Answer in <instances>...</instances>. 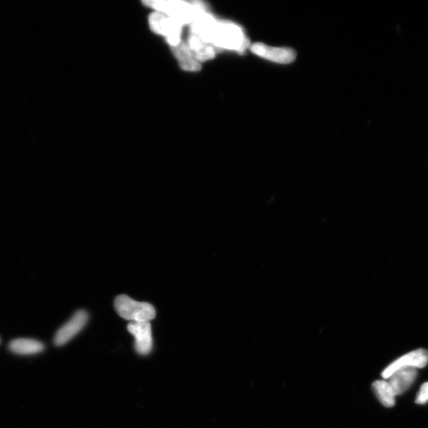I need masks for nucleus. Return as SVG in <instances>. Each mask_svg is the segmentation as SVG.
I'll return each instance as SVG.
<instances>
[{"label":"nucleus","instance_id":"f257e3e1","mask_svg":"<svg viewBox=\"0 0 428 428\" xmlns=\"http://www.w3.org/2000/svg\"><path fill=\"white\" fill-rule=\"evenodd\" d=\"M191 30L206 43L221 49L244 52L250 47L242 29L233 23L216 21L206 11L191 24Z\"/></svg>","mask_w":428,"mask_h":428},{"label":"nucleus","instance_id":"f03ea898","mask_svg":"<svg viewBox=\"0 0 428 428\" xmlns=\"http://www.w3.org/2000/svg\"><path fill=\"white\" fill-rule=\"evenodd\" d=\"M149 22L155 32L166 36L181 67L188 71L200 69V64L194 58L189 48L181 40L182 27L179 22L160 13H154L151 15Z\"/></svg>","mask_w":428,"mask_h":428},{"label":"nucleus","instance_id":"7ed1b4c3","mask_svg":"<svg viewBox=\"0 0 428 428\" xmlns=\"http://www.w3.org/2000/svg\"><path fill=\"white\" fill-rule=\"evenodd\" d=\"M144 4L160 12L180 24H192L206 7L201 3L181 1H146Z\"/></svg>","mask_w":428,"mask_h":428},{"label":"nucleus","instance_id":"20e7f679","mask_svg":"<svg viewBox=\"0 0 428 428\" xmlns=\"http://www.w3.org/2000/svg\"><path fill=\"white\" fill-rule=\"evenodd\" d=\"M114 308L120 317L132 323L150 322L156 315L153 305L139 303L127 295H119L114 301Z\"/></svg>","mask_w":428,"mask_h":428},{"label":"nucleus","instance_id":"39448f33","mask_svg":"<svg viewBox=\"0 0 428 428\" xmlns=\"http://www.w3.org/2000/svg\"><path fill=\"white\" fill-rule=\"evenodd\" d=\"M427 363L428 352L424 349H417L395 360L384 370L382 376L385 379H388L397 371L408 368H424Z\"/></svg>","mask_w":428,"mask_h":428},{"label":"nucleus","instance_id":"423d86ee","mask_svg":"<svg viewBox=\"0 0 428 428\" xmlns=\"http://www.w3.org/2000/svg\"><path fill=\"white\" fill-rule=\"evenodd\" d=\"M255 55L279 64H291L296 59V53L289 48L271 47L263 43H255L250 46Z\"/></svg>","mask_w":428,"mask_h":428},{"label":"nucleus","instance_id":"0eeeda50","mask_svg":"<svg viewBox=\"0 0 428 428\" xmlns=\"http://www.w3.org/2000/svg\"><path fill=\"white\" fill-rule=\"evenodd\" d=\"M127 329L134 337V347L137 353L141 355L150 354L153 347L152 326L150 322H132L128 324Z\"/></svg>","mask_w":428,"mask_h":428},{"label":"nucleus","instance_id":"6e6552de","mask_svg":"<svg viewBox=\"0 0 428 428\" xmlns=\"http://www.w3.org/2000/svg\"><path fill=\"white\" fill-rule=\"evenodd\" d=\"M88 321V313L80 310L75 313L67 323L60 328L54 338V343L58 347L66 345L85 326Z\"/></svg>","mask_w":428,"mask_h":428},{"label":"nucleus","instance_id":"1a4fd4ad","mask_svg":"<svg viewBox=\"0 0 428 428\" xmlns=\"http://www.w3.org/2000/svg\"><path fill=\"white\" fill-rule=\"evenodd\" d=\"M417 369L408 368L396 371L388 379L396 396L405 393L417 378Z\"/></svg>","mask_w":428,"mask_h":428},{"label":"nucleus","instance_id":"9d476101","mask_svg":"<svg viewBox=\"0 0 428 428\" xmlns=\"http://www.w3.org/2000/svg\"><path fill=\"white\" fill-rule=\"evenodd\" d=\"M373 393L385 407L391 408L395 406L396 395L388 381L378 380L372 385Z\"/></svg>","mask_w":428,"mask_h":428},{"label":"nucleus","instance_id":"9b49d317","mask_svg":"<svg viewBox=\"0 0 428 428\" xmlns=\"http://www.w3.org/2000/svg\"><path fill=\"white\" fill-rule=\"evenodd\" d=\"M11 352L19 354H33L40 353L44 345L38 340L32 339H17L10 343Z\"/></svg>","mask_w":428,"mask_h":428},{"label":"nucleus","instance_id":"f8f14e48","mask_svg":"<svg viewBox=\"0 0 428 428\" xmlns=\"http://www.w3.org/2000/svg\"><path fill=\"white\" fill-rule=\"evenodd\" d=\"M189 46L198 60H207L213 58L215 55L214 48L195 34L191 33L189 37Z\"/></svg>","mask_w":428,"mask_h":428},{"label":"nucleus","instance_id":"ddd939ff","mask_svg":"<svg viewBox=\"0 0 428 428\" xmlns=\"http://www.w3.org/2000/svg\"><path fill=\"white\" fill-rule=\"evenodd\" d=\"M428 401V382L424 383L422 385L419 393L415 399V403L418 405H424Z\"/></svg>","mask_w":428,"mask_h":428}]
</instances>
